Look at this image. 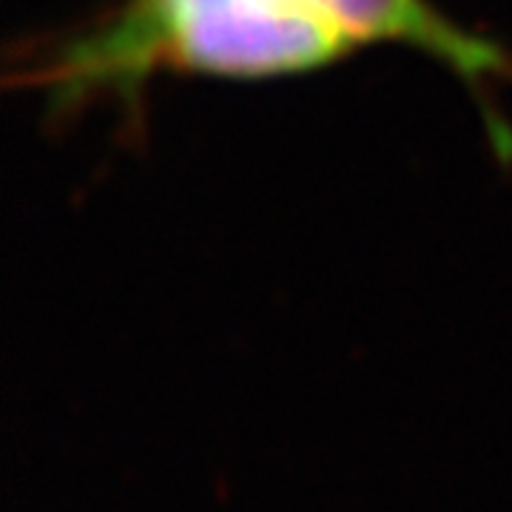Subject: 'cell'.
<instances>
[{
  "label": "cell",
  "mask_w": 512,
  "mask_h": 512,
  "mask_svg": "<svg viewBox=\"0 0 512 512\" xmlns=\"http://www.w3.org/2000/svg\"><path fill=\"white\" fill-rule=\"evenodd\" d=\"M370 46H404L450 69L478 97L495 151L510 160L512 126L493 92L512 83V57L430 0H114L43 43L15 80L66 117L92 103L134 111L160 77L271 80Z\"/></svg>",
  "instance_id": "obj_1"
}]
</instances>
